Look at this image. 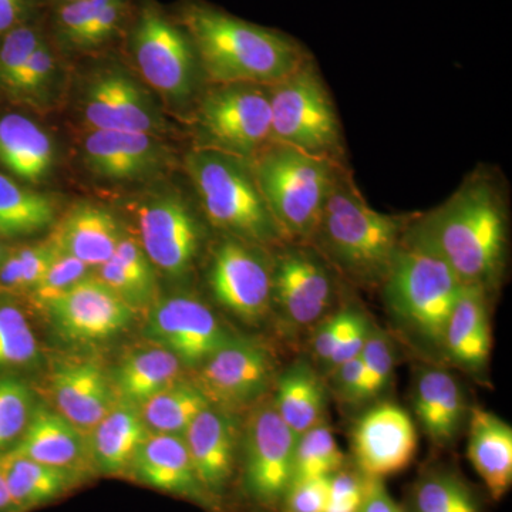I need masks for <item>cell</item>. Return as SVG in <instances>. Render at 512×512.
Returning <instances> with one entry per match:
<instances>
[{
	"instance_id": "cell-1",
	"label": "cell",
	"mask_w": 512,
	"mask_h": 512,
	"mask_svg": "<svg viewBox=\"0 0 512 512\" xmlns=\"http://www.w3.org/2000/svg\"><path fill=\"white\" fill-rule=\"evenodd\" d=\"M404 241L443 259L461 284L494 291L507 254L500 191L488 175H471L446 202L410 221Z\"/></svg>"
},
{
	"instance_id": "cell-2",
	"label": "cell",
	"mask_w": 512,
	"mask_h": 512,
	"mask_svg": "<svg viewBox=\"0 0 512 512\" xmlns=\"http://www.w3.org/2000/svg\"><path fill=\"white\" fill-rule=\"evenodd\" d=\"M174 18L190 36L202 72L214 84L272 86L312 60L284 33L229 15L202 0H183Z\"/></svg>"
},
{
	"instance_id": "cell-3",
	"label": "cell",
	"mask_w": 512,
	"mask_h": 512,
	"mask_svg": "<svg viewBox=\"0 0 512 512\" xmlns=\"http://www.w3.org/2000/svg\"><path fill=\"white\" fill-rule=\"evenodd\" d=\"M410 221L370 207L342 167L309 244L336 274L352 284L376 288L399 255Z\"/></svg>"
},
{
	"instance_id": "cell-4",
	"label": "cell",
	"mask_w": 512,
	"mask_h": 512,
	"mask_svg": "<svg viewBox=\"0 0 512 512\" xmlns=\"http://www.w3.org/2000/svg\"><path fill=\"white\" fill-rule=\"evenodd\" d=\"M394 325L417 348L443 356L444 333L460 295V279L427 249L404 241L382 286Z\"/></svg>"
},
{
	"instance_id": "cell-5",
	"label": "cell",
	"mask_w": 512,
	"mask_h": 512,
	"mask_svg": "<svg viewBox=\"0 0 512 512\" xmlns=\"http://www.w3.org/2000/svg\"><path fill=\"white\" fill-rule=\"evenodd\" d=\"M185 165L202 210L215 227L266 249L288 241L262 197L251 161L202 148L188 154Z\"/></svg>"
},
{
	"instance_id": "cell-6",
	"label": "cell",
	"mask_w": 512,
	"mask_h": 512,
	"mask_svg": "<svg viewBox=\"0 0 512 512\" xmlns=\"http://www.w3.org/2000/svg\"><path fill=\"white\" fill-rule=\"evenodd\" d=\"M249 161L282 234L288 241L309 244L343 165L275 141Z\"/></svg>"
},
{
	"instance_id": "cell-7",
	"label": "cell",
	"mask_w": 512,
	"mask_h": 512,
	"mask_svg": "<svg viewBox=\"0 0 512 512\" xmlns=\"http://www.w3.org/2000/svg\"><path fill=\"white\" fill-rule=\"evenodd\" d=\"M268 89L271 141L340 163L338 114L312 60Z\"/></svg>"
},
{
	"instance_id": "cell-8",
	"label": "cell",
	"mask_w": 512,
	"mask_h": 512,
	"mask_svg": "<svg viewBox=\"0 0 512 512\" xmlns=\"http://www.w3.org/2000/svg\"><path fill=\"white\" fill-rule=\"evenodd\" d=\"M128 42L151 87L170 100L190 99L200 62L190 36L174 16L154 0H141L131 16Z\"/></svg>"
},
{
	"instance_id": "cell-9",
	"label": "cell",
	"mask_w": 512,
	"mask_h": 512,
	"mask_svg": "<svg viewBox=\"0 0 512 512\" xmlns=\"http://www.w3.org/2000/svg\"><path fill=\"white\" fill-rule=\"evenodd\" d=\"M272 308L291 329L311 328L329 315L336 296V274L318 249L286 241L275 247Z\"/></svg>"
},
{
	"instance_id": "cell-10",
	"label": "cell",
	"mask_w": 512,
	"mask_h": 512,
	"mask_svg": "<svg viewBox=\"0 0 512 512\" xmlns=\"http://www.w3.org/2000/svg\"><path fill=\"white\" fill-rule=\"evenodd\" d=\"M296 440L272 397L255 404L245 429L242 463V484L254 503L271 510L282 507L292 484Z\"/></svg>"
},
{
	"instance_id": "cell-11",
	"label": "cell",
	"mask_w": 512,
	"mask_h": 512,
	"mask_svg": "<svg viewBox=\"0 0 512 512\" xmlns=\"http://www.w3.org/2000/svg\"><path fill=\"white\" fill-rule=\"evenodd\" d=\"M200 124L211 148L252 160L271 141L268 86L215 84L202 99Z\"/></svg>"
},
{
	"instance_id": "cell-12",
	"label": "cell",
	"mask_w": 512,
	"mask_h": 512,
	"mask_svg": "<svg viewBox=\"0 0 512 512\" xmlns=\"http://www.w3.org/2000/svg\"><path fill=\"white\" fill-rule=\"evenodd\" d=\"M258 245L228 237L212 255L208 285L215 301L247 322L272 309V264Z\"/></svg>"
},
{
	"instance_id": "cell-13",
	"label": "cell",
	"mask_w": 512,
	"mask_h": 512,
	"mask_svg": "<svg viewBox=\"0 0 512 512\" xmlns=\"http://www.w3.org/2000/svg\"><path fill=\"white\" fill-rule=\"evenodd\" d=\"M275 382V360L255 340L232 338L198 367L195 384L211 406L237 410L254 406Z\"/></svg>"
},
{
	"instance_id": "cell-14",
	"label": "cell",
	"mask_w": 512,
	"mask_h": 512,
	"mask_svg": "<svg viewBox=\"0 0 512 512\" xmlns=\"http://www.w3.org/2000/svg\"><path fill=\"white\" fill-rule=\"evenodd\" d=\"M144 335L192 369L204 365L234 338L204 302L185 295L157 303L148 316Z\"/></svg>"
},
{
	"instance_id": "cell-15",
	"label": "cell",
	"mask_w": 512,
	"mask_h": 512,
	"mask_svg": "<svg viewBox=\"0 0 512 512\" xmlns=\"http://www.w3.org/2000/svg\"><path fill=\"white\" fill-rule=\"evenodd\" d=\"M56 332L70 343H96L133 322V306L96 276L80 279L45 306Z\"/></svg>"
},
{
	"instance_id": "cell-16",
	"label": "cell",
	"mask_w": 512,
	"mask_h": 512,
	"mask_svg": "<svg viewBox=\"0 0 512 512\" xmlns=\"http://www.w3.org/2000/svg\"><path fill=\"white\" fill-rule=\"evenodd\" d=\"M412 417L393 403H380L363 414L352 433L355 467L373 480L402 473L417 453Z\"/></svg>"
},
{
	"instance_id": "cell-17",
	"label": "cell",
	"mask_w": 512,
	"mask_h": 512,
	"mask_svg": "<svg viewBox=\"0 0 512 512\" xmlns=\"http://www.w3.org/2000/svg\"><path fill=\"white\" fill-rule=\"evenodd\" d=\"M141 247L151 264L171 278L191 271L200 251L202 229L187 202L175 195L160 198L138 211Z\"/></svg>"
},
{
	"instance_id": "cell-18",
	"label": "cell",
	"mask_w": 512,
	"mask_h": 512,
	"mask_svg": "<svg viewBox=\"0 0 512 512\" xmlns=\"http://www.w3.org/2000/svg\"><path fill=\"white\" fill-rule=\"evenodd\" d=\"M127 474L140 484L201 507L214 508L217 504L198 480L184 436L148 433Z\"/></svg>"
},
{
	"instance_id": "cell-19",
	"label": "cell",
	"mask_w": 512,
	"mask_h": 512,
	"mask_svg": "<svg viewBox=\"0 0 512 512\" xmlns=\"http://www.w3.org/2000/svg\"><path fill=\"white\" fill-rule=\"evenodd\" d=\"M192 466L208 495L218 503L237 468L238 430L225 410L208 406L184 434Z\"/></svg>"
},
{
	"instance_id": "cell-20",
	"label": "cell",
	"mask_w": 512,
	"mask_h": 512,
	"mask_svg": "<svg viewBox=\"0 0 512 512\" xmlns=\"http://www.w3.org/2000/svg\"><path fill=\"white\" fill-rule=\"evenodd\" d=\"M84 116L94 130L151 134L160 127L156 111L136 83L116 70L101 73L90 84Z\"/></svg>"
},
{
	"instance_id": "cell-21",
	"label": "cell",
	"mask_w": 512,
	"mask_h": 512,
	"mask_svg": "<svg viewBox=\"0 0 512 512\" xmlns=\"http://www.w3.org/2000/svg\"><path fill=\"white\" fill-rule=\"evenodd\" d=\"M487 296L481 286L463 285L444 333V359L474 375L484 372L493 346Z\"/></svg>"
},
{
	"instance_id": "cell-22",
	"label": "cell",
	"mask_w": 512,
	"mask_h": 512,
	"mask_svg": "<svg viewBox=\"0 0 512 512\" xmlns=\"http://www.w3.org/2000/svg\"><path fill=\"white\" fill-rule=\"evenodd\" d=\"M83 433L62 414L40 407L32 413L18 443L9 451L83 476V471L92 463L90 443Z\"/></svg>"
},
{
	"instance_id": "cell-23",
	"label": "cell",
	"mask_w": 512,
	"mask_h": 512,
	"mask_svg": "<svg viewBox=\"0 0 512 512\" xmlns=\"http://www.w3.org/2000/svg\"><path fill=\"white\" fill-rule=\"evenodd\" d=\"M90 170L109 180H134L157 171L163 150L147 133L93 130L84 141Z\"/></svg>"
},
{
	"instance_id": "cell-24",
	"label": "cell",
	"mask_w": 512,
	"mask_h": 512,
	"mask_svg": "<svg viewBox=\"0 0 512 512\" xmlns=\"http://www.w3.org/2000/svg\"><path fill=\"white\" fill-rule=\"evenodd\" d=\"M413 403L421 429L431 443L451 446L467 421L466 399L456 377L441 367L421 370L414 384Z\"/></svg>"
},
{
	"instance_id": "cell-25",
	"label": "cell",
	"mask_w": 512,
	"mask_h": 512,
	"mask_svg": "<svg viewBox=\"0 0 512 512\" xmlns=\"http://www.w3.org/2000/svg\"><path fill=\"white\" fill-rule=\"evenodd\" d=\"M52 393L57 413L82 431H92L116 406L111 384L94 362L60 367L53 375Z\"/></svg>"
},
{
	"instance_id": "cell-26",
	"label": "cell",
	"mask_w": 512,
	"mask_h": 512,
	"mask_svg": "<svg viewBox=\"0 0 512 512\" xmlns=\"http://www.w3.org/2000/svg\"><path fill=\"white\" fill-rule=\"evenodd\" d=\"M467 456L494 501L503 500L512 485V429L487 410H471Z\"/></svg>"
},
{
	"instance_id": "cell-27",
	"label": "cell",
	"mask_w": 512,
	"mask_h": 512,
	"mask_svg": "<svg viewBox=\"0 0 512 512\" xmlns=\"http://www.w3.org/2000/svg\"><path fill=\"white\" fill-rule=\"evenodd\" d=\"M119 222L96 205H79L57 224L49 242L59 254L73 256L87 266L106 264L120 244Z\"/></svg>"
},
{
	"instance_id": "cell-28",
	"label": "cell",
	"mask_w": 512,
	"mask_h": 512,
	"mask_svg": "<svg viewBox=\"0 0 512 512\" xmlns=\"http://www.w3.org/2000/svg\"><path fill=\"white\" fill-rule=\"evenodd\" d=\"M92 431L93 467L106 476L127 474L134 454L150 433L138 407L124 402L116 404Z\"/></svg>"
},
{
	"instance_id": "cell-29",
	"label": "cell",
	"mask_w": 512,
	"mask_h": 512,
	"mask_svg": "<svg viewBox=\"0 0 512 512\" xmlns=\"http://www.w3.org/2000/svg\"><path fill=\"white\" fill-rule=\"evenodd\" d=\"M0 473L18 512L52 503L83 478L74 471L46 466L10 451L0 456Z\"/></svg>"
},
{
	"instance_id": "cell-30",
	"label": "cell",
	"mask_w": 512,
	"mask_h": 512,
	"mask_svg": "<svg viewBox=\"0 0 512 512\" xmlns=\"http://www.w3.org/2000/svg\"><path fill=\"white\" fill-rule=\"evenodd\" d=\"M55 160L52 138L20 114L0 117V164L29 183L42 180Z\"/></svg>"
},
{
	"instance_id": "cell-31",
	"label": "cell",
	"mask_w": 512,
	"mask_h": 512,
	"mask_svg": "<svg viewBox=\"0 0 512 512\" xmlns=\"http://www.w3.org/2000/svg\"><path fill=\"white\" fill-rule=\"evenodd\" d=\"M276 412L296 434L302 436L323 423L326 392L318 373L305 362L293 363L275 379Z\"/></svg>"
},
{
	"instance_id": "cell-32",
	"label": "cell",
	"mask_w": 512,
	"mask_h": 512,
	"mask_svg": "<svg viewBox=\"0 0 512 512\" xmlns=\"http://www.w3.org/2000/svg\"><path fill=\"white\" fill-rule=\"evenodd\" d=\"M183 363L163 348L140 349L124 357L117 369L121 402L140 407L165 387L180 380Z\"/></svg>"
},
{
	"instance_id": "cell-33",
	"label": "cell",
	"mask_w": 512,
	"mask_h": 512,
	"mask_svg": "<svg viewBox=\"0 0 512 512\" xmlns=\"http://www.w3.org/2000/svg\"><path fill=\"white\" fill-rule=\"evenodd\" d=\"M208 406L211 404L197 384L180 379L141 404L140 414L150 433L184 436Z\"/></svg>"
},
{
	"instance_id": "cell-34",
	"label": "cell",
	"mask_w": 512,
	"mask_h": 512,
	"mask_svg": "<svg viewBox=\"0 0 512 512\" xmlns=\"http://www.w3.org/2000/svg\"><path fill=\"white\" fill-rule=\"evenodd\" d=\"M56 208L46 195L0 174V238L23 237L55 222Z\"/></svg>"
},
{
	"instance_id": "cell-35",
	"label": "cell",
	"mask_w": 512,
	"mask_h": 512,
	"mask_svg": "<svg viewBox=\"0 0 512 512\" xmlns=\"http://www.w3.org/2000/svg\"><path fill=\"white\" fill-rule=\"evenodd\" d=\"M406 512H483L477 494L456 471L433 468L410 491Z\"/></svg>"
},
{
	"instance_id": "cell-36",
	"label": "cell",
	"mask_w": 512,
	"mask_h": 512,
	"mask_svg": "<svg viewBox=\"0 0 512 512\" xmlns=\"http://www.w3.org/2000/svg\"><path fill=\"white\" fill-rule=\"evenodd\" d=\"M346 466V456L328 424L320 423L296 440L292 483L330 477Z\"/></svg>"
},
{
	"instance_id": "cell-37",
	"label": "cell",
	"mask_w": 512,
	"mask_h": 512,
	"mask_svg": "<svg viewBox=\"0 0 512 512\" xmlns=\"http://www.w3.org/2000/svg\"><path fill=\"white\" fill-rule=\"evenodd\" d=\"M360 359L363 363L362 403H367L379 397L392 380L396 350L389 333L372 326Z\"/></svg>"
},
{
	"instance_id": "cell-38",
	"label": "cell",
	"mask_w": 512,
	"mask_h": 512,
	"mask_svg": "<svg viewBox=\"0 0 512 512\" xmlns=\"http://www.w3.org/2000/svg\"><path fill=\"white\" fill-rule=\"evenodd\" d=\"M37 340L16 306H0V367L23 366L36 359Z\"/></svg>"
},
{
	"instance_id": "cell-39",
	"label": "cell",
	"mask_w": 512,
	"mask_h": 512,
	"mask_svg": "<svg viewBox=\"0 0 512 512\" xmlns=\"http://www.w3.org/2000/svg\"><path fill=\"white\" fill-rule=\"evenodd\" d=\"M33 19L16 26L0 39V84L6 89H12L20 70L46 37Z\"/></svg>"
},
{
	"instance_id": "cell-40",
	"label": "cell",
	"mask_w": 512,
	"mask_h": 512,
	"mask_svg": "<svg viewBox=\"0 0 512 512\" xmlns=\"http://www.w3.org/2000/svg\"><path fill=\"white\" fill-rule=\"evenodd\" d=\"M32 416V394L26 384L0 379V451L18 441Z\"/></svg>"
},
{
	"instance_id": "cell-41",
	"label": "cell",
	"mask_w": 512,
	"mask_h": 512,
	"mask_svg": "<svg viewBox=\"0 0 512 512\" xmlns=\"http://www.w3.org/2000/svg\"><path fill=\"white\" fill-rule=\"evenodd\" d=\"M372 480L355 466L340 468L329 478L325 512H360Z\"/></svg>"
},
{
	"instance_id": "cell-42",
	"label": "cell",
	"mask_w": 512,
	"mask_h": 512,
	"mask_svg": "<svg viewBox=\"0 0 512 512\" xmlns=\"http://www.w3.org/2000/svg\"><path fill=\"white\" fill-rule=\"evenodd\" d=\"M89 266L73 256L59 254L50 266L49 271L32 289V296L40 306H46L67 289L72 288L80 279L86 278Z\"/></svg>"
},
{
	"instance_id": "cell-43",
	"label": "cell",
	"mask_w": 512,
	"mask_h": 512,
	"mask_svg": "<svg viewBox=\"0 0 512 512\" xmlns=\"http://www.w3.org/2000/svg\"><path fill=\"white\" fill-rule=\"evenodd\" d=\"M56 69L55 53L49 45V40L43 39L36 47L35 52L30 55L23 69L20 70L12 92L15 93H36L49 82Z\"/></svg>"
},
{
	"instance_id": "cell-44",
	"label": "cell",
	"mask_w": 512,
	"mask_h": 512,
	"mask_svg": "<svg viewBox=\"0 0 512 512\" xmlns=\"http://www.w3.org/2000/svg\"><path fill=\"white\" fill-rule=\"evenodd\" d=\"M99 268L101 281L113 289L128 305H146L153 298L154 289L148 288L143 282L138 281L136 276L131 275L116 259H109Z\"/></svg>"
},
{
	"instance_id": "cell-45",
	"label": "cell",
	"mask_w": 512,
	"mask_h": 512,
	"mask_svg": "<svg viewBox=\"0 0 512 512\" xmlns=\"http://www.w3.org/2000/svg\"><path fill=\"white\" fill-rule=\"evenodd\" d=\"M329 478H312L292 483L282 504L284 512H325Z\"/></svg>"
},
{
	"instance_id": "cell-46",
	"label": "cell",
	"mask_w": 512,
	"mask_h": 512,
	"mask_svg": "<svg viewBox=\"0 0 512 512\" xmlns=\"http://www.w3.org/2000/svg\"><path fill=\"white\" fill-rule=\"evenodd\" d=\"M355 308L343 309V311L332 313L326 316L325 320L316 325L313 330L312 348L313 355L322 363L328 365L330 357L338 348L343 333L348 329L350 319H352Z\"/></svg>"
},
{
	"instance_id": "cell-47",
	"label": "cell",
	"mask_w": 512,
	"mask_h": 512,
	"mask_svg": "<svg viewBox=\"0 0 512 512\" xmlns=\"http://www.w3.org/2000/svg\"><path fill=\"white\" fill-rule=\"evenodd\" d=\"M22 275V291H32L49 271L59 251L49 241L15 252Z\"/></svg>"
},
{
	"instance_id": "cell-48",
	"label": "cell",
	"mask_w": 512,
	"mask_h": 512,
	"mask_svg": "<svg viewBox=\"0 0 512 512\" xmlns=\"http://www.w3.org/2000/svg\"><path fill=\"white\" fill-rule=\"evenodd\" d=\"M372 326L370 320L367 319L362 312L355 309L352 319H350L348 329L343 333V338L340 340L333 356L330 357L325 369L330 373L333 369H336V367L359 356L363 346H365L367 336H369Z\"/></svg>"
},
{
	"instance_id": "cell-49",
	"label": "cell",
	"mask_w": 512,
	"mask_h": 512,
	"mask_svg": "<svg viewBox=\"0 0 512 512\" xmlns=\"http://www.w3.org/2000/svg\"><path fill=\"white\" fill-rule=\"evenodd\" d=\"M111 258L119 261L131 275L136 276L138 281L156 291V274H154L153 264L148 259L143 247L134 239L121 238L120 244L117 245L116 252Z\"/></svg>"
},
{
	"instance_id": "cell-50",
	"label": "cell",
	"mask_w": 512,
	"mask_h": 512,
	"mask_svg": "<svg viewBox=\"0 0 512 512\" xmlns=\"http://www.w3.org/2000/svg\"><path fill=\"white\" fill-rule=\"evenodd\" d=\"M335 380L336 392L348 403H362L363 363L360 355L330 372Z\"/></svg>"
},
{
	"instance_id": "cell-51",
	"label": "cell",
	"mask_w": 512,
	"mask_h": 512,
	"mask_svg": "<svg viewBox=\"0 0 512 512\" xmlns=\"http://www.w3.org/2000/svg\"><path fill=\"white\" fill-rule=\"evenodd\" d=\"M36 0H0V39L33 18Z\"/></svg>"
},
{
	"instance_id": "cell-52",
	"label": "cell",
	"mask_w": 512,
	"mask_h": 512,
	"mask_svg": "<svg viewBox=\"0 0 512 512\" xmlns=\"http://www.w3.org/2000/svg\"><path fill=\"white\" fill-rule=\"evenodd\" d=\"M360 512H406V510L393 500L383 480H372Z\"/></svg>"
},
{
	"instance_id": "cell-53",
	"label": "cell",
	"mask_w": 512,
	"mask_h": 512,
	"mask_svg": "<svg viewBox=\"0 0 512 512\" xmlns=\"http://www.w3.org/2000/svg\"><path fill=\"white\" fill-rule=\"evenodd\" d=\"M0 512H18L15 504H13L12 498H10L8 487H6L5 478H3L2 473H0Z\"/></svg>"
},
{
	"instance_id": "cell-54",
	"label": "cell",
	"mask_w": 512,
	"mask_h": 512,
	"mask_svg": "<svg viewBox=\"0 0 512 512\" xmlns=\"http://www.w3.org/2000/svg\"><path fill=\"white\" fill-rule=\"evenodd\" d=\"M76 2V0H52L53 6L64 5V3Z\"/></svg>"
},
{
	"instance_id": "cell-55",
	"label": "cell",
	"mask_w": 512,
	"mask_h": 512,
	"mask_svg": "<svg viewBox=\"0 0 512 512\" xmlns=\"http://www.w3.org/2000/svg\"><path fill=\"white\" fill-rule=\"evenodd\" d=\"M3 261V248L0 247V264H2Z\"/></svg>"
}]
</instances>
